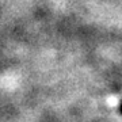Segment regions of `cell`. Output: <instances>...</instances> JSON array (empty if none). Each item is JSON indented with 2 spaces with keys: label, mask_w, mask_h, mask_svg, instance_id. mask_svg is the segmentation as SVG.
I'll use <instances>...</instances> for the list:
<instances>
[{
  "label": "cell",
  "mask_w": 122,
  "mask_h": 122,
  "mask_svg": "<svg viewBox=\"0 0 122 122\" xmlns=\"http://www.w3.org/2000/svg\"><path fill=\"white\" fill-rule=\"evenodd\" d=\"M119 113L122 114V102H121V105H119Z\"/></svg>",
  "instance_id": "obj_1"
}]
</instances>
